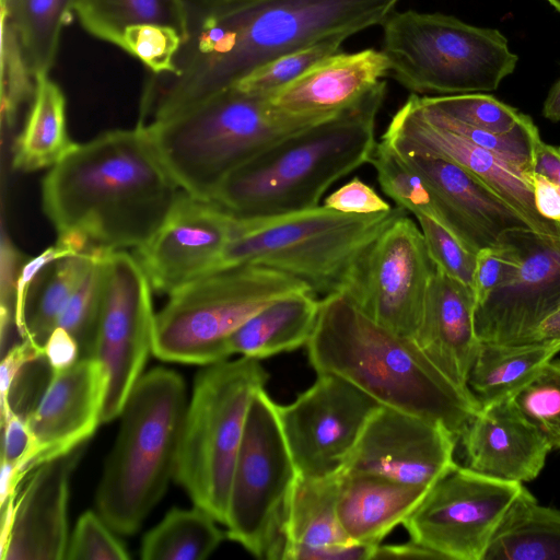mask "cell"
Instances as JSON below:
<instances>
[{"mask_svg":"<svg viewBox=\"0 0 560 560\" xmlns=\"http://www.w3.org/2000/svg\"><path fill=\"white\" fill-rule=\"evenodd\" d=\"M460 439L466 467L487 477L520 483L539 475L552 450L511 399L480 408Z\"/></svg>","mask_w":560,"mask_h":560,"instance_id":"23","label":"cell"},{"mask_svg":"<svg viewBox=\"0 0 560 560\" xmlns=\"http://www.w3.org/2000/svg\"><path fill=\"white\" fill-rule=\"evenodd\" d=\"M435 270L419 224L404 212L369 246L341 293L377 324L413 339Z\"/></svg>","mask_w":560,"mask_h":560,"instance_id":"14","label":"cell"},{"mask_svg":"<svg viewBox=\"0 0 560 560\" xmlns=\"http://www.w3.org/2000/svg\"><path fill=\"white\" fill-rule=\"evenodd\" d=\"M386 82L338 115L279 140L233 171L211 201L238 220L318 207L328 188L370 163Z\"/></svg>","mask_w":560,"mask_h":560,"instance_id":"4","label":"cell"},{"mask_svg":"<svg viewBox=\"0 0 560 560\" xmlns=\"http://www.w3.org/2000/svg\"><path fill=\"white\" fill-rule=\"evenodd\" d=\"M267 381L259 360L247 357L205 365L195 377L174 480L223 525L248 409Z\"/></svg>","mask_w":560,"mask_h":560,"instance_id":"9","label":"cell"},{"mask_svg":"<svg viewBox=\"0 0 560 560\" xmlns=\"http://www.w3.org/2000/svg\"><path fill=\"white\" fill-rule=\"evenodd\" d=\"M187 405L183 377L162 366L131 390L95 495L97 513L115 533H137L174 479Z\"/></svg>","mask_w":560,"mask_h":560,"instance_id":"5","label":"cell"},{"mask_svg":"<svg viewBox=\"0 0 560 560\" xmlns=\"http://www.w3.org/2000/svg\"><path fill=\"white\" fill-rule=\"evenodd\" d=\"M559 352V348L542 343L481 342L468 388L480 408L510 399Z\"/></svg>","mask_w":560,"mask_h":560,"instance_id":"29","label":"cell"},{"mask_svg":"<svg viewBox=\"0 0 560 560\" xmlns=\"http://www.w3.org/2000/svg\"><path fill=\"white\" fill-rule=\"evenodd\" d=\"M501 237L514 246L521 264L476 307L475 329L481 342L515 343L560 307V238L529 228Z\"/></svg>","mask_w":560,"mask_h":560,"instance_id":"16","label":"cell"},{"mask_svg":"<svg viewBox=\"0 0 560 560\" xmlns=\"http://www.w3.org/2000/svg\"><path fill=\"white\" fill-rule=\"evenodd\" d=\"M337 516L346 536L355 542L380 545L402 524L430 488L343 468Z\"/></svg>","mask_w":560,"mask_h":560,"instance_id":"26","label":"cell"},{"mask_svg":"<svg viewBox=\"0 0 560 560\" xmlns=\"http://www.w3.org/2000/svg\"><path fill=\"white\" fill-rule=\"evenodd\" d=\"M206 510L174 508L143 537V560H203L223 541L225 534Z\"/></svg>","mask_w":560,"mask_h":560,"instance_id":"35","label":"cell"},{"mask_svg":"<svg viewBox=\"0 0 560 560\" xmlns=\"http://www.w3.org/2000/svg\"><path fill=\"white\" fill-rule=\"evenodd\" d=\"M388 72L383 50L338 51L272 93L269 103L287 115L332 117L360 102Z\"/></svg>","mask_w":560,"mask_h":560,"instance_id":"24","label":"cell"},{"mask_svg":"<svg viewBox=\"0 0 560 560\" xmlns=\"http://www.w3.org/2000/svg\"><path fill=\"white\" fill-rule=\"evenodd\" d=\"M20 256L16 248L2 234L1 240V345L4 343L14 323L15 283L20 271Z\"/></svg>","mask_w":560,"mask_h":560,"instance_id":"51","label":"cell"},{"mask_svg":"<svg viewBox=\"0 0 560 560\" xmlns=\"http://www.w3.org/2000/svg\"><path fill=\"white\" fill-rule=\"evenodd\" d=\"M72 254H78V252L66 244L57 242L54 246L48 247L43 253L31 258L21 266L15 283L14 323L15 328L22 338L24 335L26 302L36 277L50 262Z\"/></svg>","mask_w":560,"mask_h":560,"instance_id":"48","label":"cell"},{"mask_svg":"<svg viewBox=\"0 0 560 560\" xmlns=\"http://www.w3.org/2000/svg\"><path fill=\"white\" fill-rule=\"evenodd\" d=\"M307 290L303 281L259 265L206 275L170 294L155 314L152 353L201 366L226 360L228 341L245 322L275 301Z\"/></svg>","mask_w":560,"mask_h":560,"instance_id":"10","label":"cell"},{"mask_svg":"<svg viewBox=\"0 0 560 560\" xmlns=\"http://www.w3.org/2000/svg\"><path fill=\"white\" fill-rule=\"evenodd\" d=\"M329 118L282 114L271 107L269 96L233 86L143 127L179 187L210 200L237 167L279 140Z\"/></svg>","mask_w":560,"mask_h":560,"instance_id":"6","label":"cell"},{"mask_svg":"<svg viewBox=\"0 0 560 560\" xmlns=\"http://www.w3.org/2000/svg\"><path fill=\"white\" fill-rule=\"evenodd\" d=\"M182 190L137 125L77 143L44 177L42 199L57 242L107 253L144 245Z\"/></svg>","mask_w":560,"mask_h":560,"instance_id":"2","label":"cell"},{"mask_svg":"<svg viewBox=\"0 0 560 560\" xmlns=\"http://www.w3.org/2000/svg\"><path fill=\"white\" fill-rule=\"evenodd\" d=\"M343 471L341 468L320 477L298 475L287 511V546H320L351 541L343 533L337 516V501Z\"/></svg>","mask_w":560,"mask_h":560,"instance_id":"31","label":"cell"},{"mask_svg":"<svg viewBox=\"0 0 560 560\" xmlns=\"http://www.w3.org/2000/svg\"><path fill=\"white\" fill-rule=\"evenodd\" d=\"M75 0H1V14L15 32L35 79L48 75Z\"/></svg>","mask_w":560,"mask_h":560,"instance_id":"33","label":"cell"},{"mask_svg":"<svg viewBox=\"0 0 560 560\" xmlns=\"http://www.w3.org/2000/svg\"><path fill=\"white\" fill-rule=\"evenodd\" d=\"M324 206L350 214H372L392 209V206L374 188L359 177H353L328 195Z\"/></svg>","mask_w":560,"mask_h":560,"instance_id":"47","label":"cell"},{"mask_svg":"<svg viewBox=\"0 0 560 560\" xmlns=\"http://www.w3.org/2000/svg\"><path fill=\"white\" fill-rule=\"evenodd\" d=\"M399 0H231L201 22L178 73L147 88L139 122L183 113L272 59L382 25Z\"/></svg>","mask_w":560,"mask_h":560,"instance_id":"1","label":"cell"},{"mask_svg":"<svg viewBox=\"0 0 560 560\" xmlns=\"http://www.w3.org/2000/svg\"><path fill=\"white\" fill-rule=\"evenodd\" d=\"M234 222L213 201L182 190L158 231L136 249L153 291L170 295L217 271Z\"/></svg>","mask_w":560,"mask_h":560,"instance_id":"18","label":"cell"},{"mask_svg":"<svg viewBox=\"0 0 560 560\" xmlns=\"http://www.w3.org/2000/svg\"><path fill=\"white\" fill-rule=\"evenodd\" d=\"M75 144L67 131L61 89L48 75L37 78L30 113L13 147V167L22 172L51 167Z\"/></svg>","mask_w":560,"mask_h":560,"instance_id":"30","label":"cell"},{"mask_svg":"<svg viewBox=\"0 0 560 560\" xmlns=\"http://www.w3.org/2000/svg\"><path fill=\"white\" fill-rule=\"evenodd\" d=\"M320 302L322 298L310 290L275 301L232 334L229 355L261 360L306 346L318 319Z\"/></svg>","mask_w":560,"mask_h":560,"instance_id":"27","label":"cell"},{"mask_svg":"<svg viewBox=\"0 0 560 560\" xmlns=\"http://www.w3.org/2000/svg\"><path fill=\"white\" fill-rule=\"evenodd\" d=\"M549 2L557 11L560 12V0H546Z\"/></svg>","mask_w":560,"mask_h":560,"instance_id":"58","label":"cell"},{"mask_svg":"<svg viewBox=\"0 0 560 560\" xmlns=\"http://www.w3.org/2000/svg\"><path fill=\"white\" fill-rule=\"evenodd\" d=\"M36 79L24 56L19 38L1 14V116L11 128L21 106L34 97Z\"/></svg>","mask_w":560,"mask_h":560,"instance_id":"42","label":"cell"},{"mask_svg":"<svg viewBox=\"0 0 560 560\" xmlns=\"http://www.w3.org/2000/svg\"><path fill=\"white\" fill-rule=\"evenodd\" d=\"M457 441L440 422L381 405L343 468L430 488L456 465Z\"/></svg>","mask_w":560,"mask_h":560,"instance_id":"17","label":"cell"},{"mask_svg":"<svg viewBox=\"0 0 560 560\" xmlns=\"http://www.w3.org/2000/svg\"><path fill=\"white\" fill-rule=\"evenodd\" d=\"M96 253L82 252L58 258L38 273L28 293L22 339L44 348Z\"/></svg>","mask_w":560,"mask_h":560,"instance_id":"34","label":"cell"},{"mask_svg":"<svg viewBox=\"0 0 560 560\" xmlns=\"http://www.w3.org/2000/svg\"><path fill=\"white\" fill-rule=\"evenodd\" d=\"M510 399L551 448L560 451V360L545 363Z\"/></svg>","mask_w":560,"mask_h":560,"instance_id":"38","label":"cell"},{"mask_svg":"<svg viewBox=\"0 0 560 560\" xmlns=\"http://www.w3.org/2000/svg\"><path fill=\"white\" fill-rule=\"evenodd\" d=\"M482 560H560V511L540 505L523 486Z\"/></svg>","mask_w":560,"mask_h":560,"instance_id":"28","label":"cell"},{"mask_svg":"<svg viewBox=\"0 0 560 560\" xmlns=\"http://www.w3.org/2000/svg\"><path fill=\"white\" fill-rule=\"evenodd\" d=\"M454 465L433 486L401 525L410 540L441 559L482 560L503 515L522 490Z\"/></svg>","mask_w":560,"mask_h":560,"instance_id":"13","label":"cell"},{"mask_svg":"<svg viewBox=\"0 0 560 560\" xmlns=\"http://www.w3.org/2000/svg\"><path fill=\"white\" fill-rule=\"evenodd\" d=\"M85 450L83 444L27 475L16 497L12 529L0 552L1 560L66 559L70 479Z\"/></svg>","mask_w":560,"mask_h":560,"instance_id":"22","label":"cell"},{"mask_svg":"<svg viewBox=\"0 0 560 560\" xmlns=\"http://www.w3.org/2000/svg\"><path fill=\"white\" fill-rule=\"evenodd\" d=\"M428 250L438 269L471 288L476 254L446 228L427 215L417 217Z\"/></svg>","mask_w":560,"mask_h":560,"instance_id":"45","label":"cell"},{"mask_svg":"<svg viewBox=\"0 0 560 560\" xmlns=\"http://www.w3.org/2000/svg\"><path fill=\"white\" fill-rule=\"evenodd\" d=\"M400 207L350 214L318 206L278 217L235 219L219 269L259 265L303 281L318 296L343 292L360 258Z\"/></svg>","mask_w":560,"mask_h":560,"instance_id":"7","label":"cell"},{"mask_svg":"<svg viewBox=\"0 0 560 560\" xmlns=\"http://www.w3.org/2000/svg\"><path fill=\"white\" fill-rule=\"evenodd\" d=\"M218 2H225V1H231V0H217Z\"/></svg>","mask_w":560,"mask_h":560,"instance_id":"59","label":"cell"},{"mask_svg":"<svg viewBox=\"0 0 560 560\" xmlns=\"http://www.w3.org/2000/svg\"><path fill=\"white\" fill-rule=\"evenodd\" d=\"M370 163L376 171L377 182L397 207L416 218L427 215L435 220V208L430 189L399 152L386 140L376 142Z\"/></svg>","mask_w":560,"mask_h":560,"instance_id":"37","label":"cell"},{"mask_svg":"<svg viewBox=\"0 0 560 560\" xmlns=\"http://www.w3.org/2000/svg\"><path fill=\"white\" fill-rule=\"evenodd\" d=\"M343 40V37H332L281 55L248 73L234 86L247 93L270 96L320 60L338 52Z\"/></svg>","mask_w":560,"mask_h":560,"instance_id":"40","label":"cell"},{"mask_svg":"<svg viewBox=\"0 0 560 560\" xmlns=\"http://www.w3.org/2000/svg\"><path fill=\"white\" fill-rule=\"evenodd\" d=\"M542 343L560 349V307L530 334L515 343Z\"/></svg>","mask_w":560,"mask_h":560,"instance_id":"56","label":"cell"},{"mask_svg":"<svg viewBox=\"0 0 560 560\" xmlns=\"http://www.w3.org/2000/svg\"><path fill=\"white\" fill-rule=\"evenodd\" d=\"M377 546L355 541L320 546L288 545L282 560H371Z\"/></svg>","mask_w":560,"mask_h":560,"instance_id":"50","label":"cell"},{"mask_svg":"<svg viewBox=\"0 0 560 560\" xmlns=\"http://www.w3.org/2000/svg\"><path fill=\"white\" fill-rule=\"evenodd\" d=\"M107 383L95 357L80 358L70 368L52 372L39 402L26 416L34 443L30 472L86 444L102 423Z\"/></svg>","mask_w":560,"mask_h":560,"instance_id":"21","label":"cell"},{"mask_svg":"<svg viewBox=\"0 0 560 560\" xmlns=\"http://www.w3.org/2000/svg\"><path fill=\"white\" fill-rule=\"evenodd\" d=\"M475 310L471 288L436 268L413 337L429 360L468 394V376L481 345L475 329Z\"/></svg>","mask_w":560,"mask_h":560,"instance_id":"25","label":"cell"},{"mask_svg":"<svg viewBox=\"0 0 560 560\" xmlns=\"http://www.w3.org/2000/svg\"><path fill=\"white\" fill-rule=\"evenodd\" d=\"M520 264L516 249L502 237L497 245L480 249L476 254L471 283L476 307L498 287L511 280Z\"/></svg>","mask_w":560,"mask_h":560,"instance_id":"46","label":"cell"},{"mask_svg":"<svg viewBox=\"0 0 560 560\" xmlns=\"http://www.w3.org/2000/svg\"><path fill=\"white\" fill-rule=\"evenodd\" d=\"M382 139L400 151L451 161L475 175L541 234L560 238V222L544 218L530 178L518 167L459 135L429 121L412 93L395 113Z\"/></svg>","mask_w":560,"mask_h":560,"instance_id":"19","label":"cell"},{"mask_svg":"<svg viewBox=\"0 0 560 560\" xmlns=\"http://www.w3.org/2000/svg\"><path fill=\"white\" fill-rule=\"evenodd\" d=\"M44 357V348L22 339L2 354L0 365V409L3 420L14 408L10 395L16 378L28 364Z\"/></svg>","mask_w":560,"mask_h":560,"instance_id":"49","label":"cell"},{"mask_svg":"<svg viewBox=\"0 0 560 560\" xmlns=\"http://www.w3.org/2000/svg\"><path fill=\"white\" fill-rule=\"evenodd\" d=\"M542 115L550 121H560V79L550 89L544 102Z\"/></svg>","mask_w":560,"mask_h":560,"instance_id":"57","label":"cell"},{"mask_svg":"<svg viewBox=\"0 0 560 560\" xmlns=\"http://www.w3.org/2000/svg\"><path fill=\"white\" fill-rule=\"evenodd\" d=\"M306 348L317 374L340 376L378 404L440 422L458 439L480 409L413 339L377 324L345 293L322 298Z\"/></svg>","mask_w":560,"mask_h":560,"instance_id":"3","label":"cell"},{"mask_svg":"<svg viewBox=\"0 0 560 560\" xmlns=\"http://www.w3.org/2000/svg\"><path fill=\"white\" fill-rule=\"evenodd\" d=\"M397 151L428 185L435 221L468 250L477 254L497 245L506 231L529 228L508 202L464 167L427 154Z\"/></svg>","mask_w":560,"mask_h":560,"instance_id":"20","label":"cell"},{"mask_svg":"<svg viewBox=\"0 0 560 560\" xmlns=\"http://www.w3.org/2000/svg\"><path fill=\"white\" fill-rule=\"evenodd\" d=\"M535 205L538 212L546 219L560 222V189L547 177L532 174Z\"/></svg>","mask_w":560,"mask_h":560,"instance_id":"53","label":"cell"},{"mask_svg":"<svg viewBox=\"0 0 560 560\" xmlns=\"http://www.w3.org/2000/svg\"><path fill=\"white\" fill-rule=\"evenodd\" d=\"M44 358L52 372L62 371L81 358L80 346L68 330L57 326L45 341Z\"/></svg>","mask_w":560,"mask_h":560,"instance_id":"52","label":"cell"},{"mask_svg":"<svg viewBox=\"0 0 560 560\" xmlns=\"http://www.w3.org/2000/svg\"><path fill=\"white\" fill-rule=\"evenodd\" d=\"M185 43L171 26L141 24L125 30L118 47L139 59L156 77L178 73L176 56Z\"/></svg>","mask_w":560,"mask_h":560,"instance_id":"43","label":"cell"},{"mask_svg":"<svg viewBox=\"0 0 560 560\" xmlns=\"http://www.w3.org/2000/svg\"><path fill=\"white\" fill-rule=\"evenodd\" d=\"M374 559H441L430 549L409 541L400 545H382L376 548Z\"/></svg>","mask_w":560,"mask_h":560,"instance_id":"55","label":"cell"},{"mask_svg":"<svg viewBox=\"0 0 560 560\" xmlns=\"http://www.w3.org/2000/svg\"><path fill=\"white\" fill-rule=\"evenodd\" d=\"M380 406L373 397L334 374H317L314 384L294 401L278 405L279 422L298 474L320 477L343 468Z\"/></svg>","mask_w":560,"mask_h":560,"instance_id":"15","label":"cell"},{"mask_svg":"<svg viewBox=\"0 0 560 560\" xmlns=\"http://www.w3.org/2000/svg\"><path fill=\"white\" fill-rule=\"evenodd\" d=\"M277 404L265 388L253 396L228 497L226 536L260 559H281L285 520L298 471Z\"/></svg>","mask_w":560,"mask_h":560,"instance_id":"11","label":"cell"},{"mask_svg":"<svg viewBox=\"0 0 560 560\" xmlns=\"http://www.w3.org/2000/svg\"><path fill=\"white\" fill-rule=\"evenodd\" d=\"M103 517L93 511L84 512L69 537L66 559L70 560H127L130 555L125 545Z\"/></svg>","mask_w":560,"mask_h":560,"instance_id":"44","label":"cell"},{"mask_svg":"<svg viewBox=\"0 0 560 560\" xmlns=\"http://www.w3.org/2000/svg\"><path fill=\"white\" fill-rule=\"evenodd\" d=\"M105 254V252L95 254L57 324L75 338L80 346L81 358L94 357Z\"/></svg>","mask_w":560,"mask_h":560,"instance_id":"41","label":"cell"},{"mask_svg":"<svg viewBox=\"0 0 560 560\" xmlns=\"http://www.w3.org/2000/svg\"><path fill=\"white\" fill-rule=\"evenodd\" d=\"M533 172L547 177L560 189V147L541 140L535 151Z\"/></svg>","mask_w":560,"mask_h":560,"instance_id":"54","label":"cell"},{"mask_svg":"<svg viewBox=\"0 0 560 560\" xmlns=\"http://www.w3.org/2000/svg\"><path fill=\"white\" fill-rule=\"evenodd\" d=\"M73 13L88 33L116 46L126 28L141 24L171 26L185 43L190 36L184 0H75Z\"/></svg>","mask_w":560,"mask_h":560,"instance_id":"32","label":"cell"},{"mask_svg":"<svg viewBox=\"0 0 560 560\" xmlns=\"http://www.w3.org/2000/svg\"><path fill=\"white\" fill-rule=\"evenodd\" d=\"M415 96L421 113L429 121L497 154L518 167L532 180L535 151L541 139L538 128L528 115H524L512 130L497 133L431 112L419 103L417 94Z\"/></svg>","mask_w":560,"mask_h":560,"instance_id":"36","label":"cell"},{"mask_svg":"<svg viewBox=\"0 0 560 560\" xmlns=\"http://www.w3.org/2000/svg\"><path fill=\"white\" fill-rule=\"evenodd\" d=\"M427 109L491 132L512 130L524 117L516 108L482 93L419 96Z\"/></svg>","mask_w":560,"mask_h":560,"instance_id":"39","label":"cell"},{"mask_svg":"<svg viewBox=\"0 0 560 560\" xmlns=\"http://www.w3.org/2000/svg\"><path fill=\"white\" fill-rule=\"evenodd\" d=\"M382 26L390 72L413 94L494 91L518 61L499 30L452 15L393 11Z\"/></svg>","mask_w":560,"mask_h":560,"instance_id":"8","label":"cell"},{"mask_svg":"<svg viewBox=\"0 0 560 560\" xmlns=\"http://www.w3.org/2000/svg\"><path fill=\"white\" fill-rule=\"evenodd\" d=\"M152 287L137 257L108 252L95 334L94 357L107 374L102 423L120 417L152 352L155 314Z\"/></svg>","mask_w":560,"mask_h":560,"instance_id":"12","label":"cell"}]
</instances>
